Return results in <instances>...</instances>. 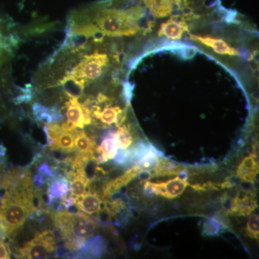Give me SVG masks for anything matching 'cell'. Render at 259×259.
<instances>
[{"label": "cell", "instance_id": "4316f807", "mask_svg": "<svg viewBox=\"0 0 259 259\" xmlns=\"http://www.w3.org/2000/svg\"><path fill=\"white\" fill-rule=\"evenodd\" d=\"M228 225L219 216L209 218L204 224L203 233L204 236H214L223 228H228Z\"/></svg>", "mask_w": 259, "mask_h": 259}, {"label": "cell", "instance_id": "9a60e30c", "mask_svg": "<svg viewBox=\"0 0 259 259\" xmlns=\"http://www.w3.org/2000/svg\"><path fill=\"white\" fill-rule=\"evenodd\" d=\"M190 37L192 40H195V41L199 42V44H202V45L210 48L216 54L230 56H238L240 55L239 53L234 48L232 47L223 39L195 35H190Z\"/></svg>", "mask_w": 259, "mask_h": 259}, {"label": "cell", "instance_id": "484cf974", "mask_svg": "<svg viewBox=\"0 0 259 259\" xmlns=\"http://www.w3.org/2000/svg\"><path fill=\"white\" fill-rule=\"evenodd\" d=\"M114 136L120 149H127L134 141L132 127L130 125H122L117 127V131L114 132Z\"/></svg>", "mask_w": 259, "mask_h": 259}, {"label": "cell", "instance_id": "cb8c5ba5", "mask_svg": "<svg viewBox=\"0 0 259 259\" xmlns=\"http://www.w3.org/2000/svg\"><path fill=\"white\" fill-rule=\"evenodd\" d=\"M122 110V109L118 106L104 107L103 110L95 115V117L93 119L92 123L97 122L99 120L100 121L101 125L105 127H106L107 125H112V124H115L117 122V116Z\"/></svg>", "mask_w": 259, "mask_h": 259}, {"label": "cell", "instance_id": "e0dca14e", "mask_svg": "<svg viewBox=\"0 0 259 259\" xmlns=\"http://www.w3.org/2000/svg\"><path fill=\"white\" fill-rule=\"evenodd\" d=\"M61 110H66L67 120L80 129L84 128L85 118L82 106L79 100L74 97H69L61 107Z\"/></svg>", "mask_w": 259, "mask_h": 259}, {"label": "cell", "instance_id": "f546056e", "mask_svg": "<svg viewBox=\"0 0 259 259\" xmlns=\"http://www.w3.org/2000/svg\"><path fill=\"white\" fill-rule=\"evenodd\" d=\"M11 250L8 243L0 241V259H9L11 258Z\"/></svg>", "mask_w": 259, "mask_h": 259}, {"label": "cell", "instance_id": "3957f363", "mask_svg": "<svg viewBox=\"0 0 259 259\" xmlns=\"http://www.w3.org/2000/svg\"><path fill=\"white\" fill-rule=\"evenodd\" d=\"M54 226L64 240L81 237L91 238L97 229V223L94 218L81 212H70L69 211L52 210L49 212Z\"/></svg>", "mask_w": 259, "mask_h": 259}, {"label": "cell", "instance_id": "d6986e66", "mask_svg": "<svg viewBox=\"0 0 259 259\" xmlns=\"http://www.w3.org/2000/svg\"><path fill=\"white\" fill-rule=\"evenodd\" d=\"M101 196L95 192H87L82 196L76 199L75 205L77 208L87 214H96L100 212L103 204Z\"/></svg>", "mask_w": 259, "mask_h": 259}, {"label": "cell", "instance_id": "1f68e13d", "mask_svg": "<svg viewBox=\"0 0 259 259\" xmlns=\"http://www.w3.org/2000/svg\"><path fill=\"white\" fill-rule=\"evenodd\" d=\"M12 56L10 53L5 50L0 51V68H1L2 65L4 64L9 59L10 56Z\"/></svg>", "mask_w": 259, "mask_h": 259}, {"label": "cell", "instance_id": "5b68a950", "mask_svg": "<svg viewBox=\"0 0 259 259\" xmlns=\"http://www.w3.org/2000/svg\"><path fill=\"white\" fill-rule=\"evenodd\" d=\"M44 131L47 136L48 147L51 151L62 153L74 151V137L72 132L64 131L58 122L46 124Z\"/></svg>", "mask_w": 259, "mask_h": 259}, {"label": "cell", "instance_id": "277c9868", "mask_svg": "<svg viewBox=\"0 0 259 259\" xmlns=\"http://www.w3.org/2000/svg\"><path fill=\"white\" fill-rule=\"evenodd\" d=\"M110 64V59L105 53L95 51L84 55L71 70L70 74L83 79L87 85L95 82L103 75Z\"/></svg>", "mask_w": 259, "mask_h": 259}, {"label": "cell", "instance_id": "7a4b0ae2", "mask_svg": "<svg viewBox=\"0 0 259 259\" xmlns=\"http://www.w3.org/2000/svg\"><path fill=\"white\" fill-rule=\"evenodd\" d=\"M33 190H5L0 205V223L5 237L9 238L23 226L37 207Z\"/></svg>", "mask_w": 259, "mask_h": 259}, {"label": "cell", "instance_id": "8992f818", "mask_svg": "<svg viewBox=\"0 0 259 259\" xmlns=\"http://www.w3.org/2000/svg\"><path fill=\"white\" fill-rule=\"evenodd\" d=\"M145 192H150L156 196H161L166 199H175L183 194L187 186L190 185L187 177H175L163 182H152L144 181Z\"/></svg>", "mask_w": 259, "mask_h": 259}, {"label": "cell", "instance_id": "6da1fadb", "mask_svg": "<svg viewBox=\"0 0 259 259\" xmlns=\"http://www.w3.org/2000/svg\"><path fill=\"white\" fill-rule=\"evenodd\" d=\"M88 8L92 21L105 36H132L141 30L140 21L145 10L141 5L117 8L103 1L89 5Z\"/></svg>", "mask_w": 259, "mask_h": 259}, {"label": "cell", "instance_id": "4fadbf2b", "mask_svg": "<svg viewBox=\"0 0 259 259\" xmlns=\"http://www.w3.org/2000/svg\"><path fill=\"white\" fill-rule=\"evenodd\" d=\"M258 154L250 153L243 158L237 168V176L243 182L254 183L258 174Z\"/></svg>", "mask_w": 259, "mask_h": 259}, {"label": "cell", "instance_id": "5bb4252c", "mask_svg": "<svg viewBox=\"0 0 259 259\" xmlns=\"http://www.w3.org/2000/svg\"><path fill=\"white\" fill-rule=\"evenodd\" d=\"M105 250V241L102 236L87 241L85 244L77 250L76 253L69 255L72 258H100Z\"/></svg>", "mask_w": 259, "mask_h": 259}, {"label": "cell", "instance_id": "2e32d148", "mask_svg": "<svg viewBox=\"0 0 259 259\" xmlns=\"http://www.w3.org/2000/svg\"><path fill=\"white\" fill-rule=\"evenodd\" d=\"M185 167L182 165L167 158H161L156 166L146 171L150 179L156 177L179 176L185 173Z\"/></svg>", "mask_w": 259, "mask_h": 259}, {"label": "cell", "instance_id": "e575fe53", "mask_svg": "<svg viewBox=\"0 0 259 259\" xmlns=\"http://www.w3.org/2000/svg\"><path fill=\"white\" fill-rule=\"evenodd\" d=\"M2 197H3V195H2V194L0 193V201H1Z\"/></svg>", "mask_w": 259, "mask_h": 259}, {"label": "cell", "instance_id": "7c38bea8", "mask_svg": "<svg viewBox=\"0 0 259 259\" xmlns=\"http://www.w3.org/2000/svg\"><path fill=\"white\" fill-rule=\"evenodd\" d=\"M32 113L36 122L42 123L59 122L64 120V116L59 107H48L37 102L32 104Z\"/></svg>", "mask_w": 259, "mask_h": 259}, {"label": "cell", "instance_id": "4dcf8cb0", "mask_svg": "<svg viewBox=\"0 0 259 259\" xmlns=\"http://www.w3.org/2000/svg\"><path fill=\"white\" fill-rule=\"evenodd\" d=\"M61 126L63 130L66 131H69V132H74L75 130L76 129V126L73 125L71 122H69L68 120L63 122L61 124Z\"/></svg>", "mask_w": 259, "mask_h": 259}, {"label": "cell", "instance_id": "d4e9b609", "mask_svg": "<svg viewBox=\"0 0 259 259\" xmlns=\"http://www.w3.org/2000/svg\"><path fill=\"white\" fill-rule=\"evenodd\" d=\"M161 156L162 153L160 152L157 148H155L152 145H149L147 152L136 162V164L138 165L143 171H147L157 164L158 160L161 158Z\"/></svg>", "mask_w": 259, "mask_h": 259}, {"label": "cell", "instance_id": "9c48e42d", "mask_svg": "<svg viewBox=\"0 0 259 259\" xmlns=\"http://www.w3.org/2000/svg\"><path fill=\"white\" fill-rule=\"evenodd\" d=\"M189 31L187 19L183 15H174L161 24L158 30V36L166 37L171 40H180L185 32Z\"/></svg>", "mask_w": 259, "mask_h": 259}, {"label": "cell", "instance_id": "30bf717a", "mask_svg": "<svg viewBox=\"0 0 259 259\" xmlns=\"http://www.w3.org/2000/svg\"><path fill=\"white\" fill-rule=\"evenodd\" d=\"M47 185V201L46 205L54 206L57 199L67 195L69 191V182L65 176L56 174L46 182Z\"/></svg>", "mask_w": 259, "mask_h": 259}, {"label": "cell", "instance_id": "44dd1931", "mask_svg": "<svg viewBox=\"0 0 259 259\" xmlns=\"http://www.w3.org/2000/svg\"><path fill=\"white\" fill-rule=\"evenodd\" d=\"M59 85L66 96L79 99L83 95L86 83L83 79L69 74L59 81Z\"/></svg>", "mask_w": 259, "mask_h": 259}, {"label": "cell", "instance_id": "ffe728a7", "mask_svg": "<svg viewBox=\"0 0 259 259\" xmlns=\"http://www.w3.org/2000/svg\"><path fill=\"white\" fill-rule=\"evenodd\" d=\"M182 0H147L145 5L155 18H163L171 14L175 8H180Z\"/></svg>", "mask_w": 259, "mask_h": 259}, {"label": "cell", "instance_id": "7402d4cb", "mask_svg": "<svg viewBox=\"0 0 259 259\" xmlns=\"http://www.w3.org/2000/svg\"><path fill=\"white\" fill-rule=\"evenodd\" d=\"M74 137L75 149L77 153L97 156V144L95 140L89 137L82 130L76 129L72 132Z\"/></svg>", "mask_w": 259, "mask_h": 259}, {"label": "cell", "instance_id": "52a82bcc", "mask_svg": "<svg viewBox=\"0 0 259 259\" xmlns=\"http://www.w3.org/2000/svg\"><path fill=\"white\" fill-rule=\"evenodd\" d=\"M57 245L50 244L35 235L30 241L20 248H15L13 254L18 258H47L56 252Z\"/></svg>", "mask_w": 259, "mask_h": 259}, {"label": "cell", "instance_id": "603a6c76", "mask_svg": "<svg viewBox=\"0 0 259 259\" xmlns=\"http://www.w3.org/2000/svg\"><path fill=\"white\" fill-rule=\"evenodd\" d=\"M56 26L54 22L51 23H44V22H35L30 25H25L20 30L23 37H35L40 35L51 30H54Z\"/></svg>", "mask_w": 259, "mask_h": 259}, {"label": "cell", "instance_id": "ba28073f", "mask_svg": "<svg viewBox=\"0 0 259 259\" xmlns=\"http://www.w3.org/2000/svg\"><path fill=\"white\" fill-rule=\"evenodd\" d=\"M142 171L141 168L136 164L131 167L120 176L107 181L104 185L100 194L102 200L110 199L114 194L117 193L122 187L128 185L130 182L134 180L136 177H139L140 174Z\"/></svg>", "mask_w": 259, "mask_h": 259}, {"label": "cell", "instance_id": "f1b7e54d", "mask_svg": "<svg viewBox=\"0 0 259 259\" xmlns=\"http://www.w3.org/2000/svg\"><path fill=\"white\" fill-rule=\"evenodd\" d=\"M88 239L81 237H75L65 240L64 248L69 251L76 252L85 244Z\"/></svg>", "mask_w": 259, "mask_h": 259}, {"label": "cell", "instance_id": "ac0fdd59", "mask_svg": "<svg viewBox=\"0 0 259 259\" xmlns=\"http://www.w3.org/2000/svg\"><path fill=\"white\" fill-rule=\"evenodd\" d=\"M118 151L117 141L114 136L113 131H110L105 136L100 146L97 147L96 161L97 164L107 162L109 160L113 159Z\"/></svg>", "mask_w": 259, "mask_h": 259}, {"label": "cell", "instance_id": "83f0119b", "mask_svg": "<svg viewBox=\"0 0 259 259\" xmlns=\"http://www.w3.org/2000/svg\"><path fill=\"white\" fill-rule=\"evenodd\" d=\"M258 214L256 213L249 214L246 228H245V234L250 238L258 241L259 238Z\"/></svg>", "mask_w": 259, "mask_h": 259}, {"label": "cell", "instance_id": "d6a6232c", "mask_svg": "<svg viewBox=\"0 0 259 259\" xmlns=\"http://www.w3.org/2000/svg\"><path fill=\"white\" fill-rule=\"evenodd\" d=\"M5 238H6V237H5L4 229H3V226L0 223V240H5Z\"/></svg>", "mask_w": 259, "mask_h": 259}, {"label": "cell", "instance_id": "8fae6325", "mask_svg": "<svg viewBox=\"0 0 259 259\" xmlns=\"http://www.w3.org/2000/svg\"><path fill=\"white\" fill-rule=\"evenodd\" d=\"M258 207L255 194L245 193L241 196L238 194L231 199V204L226 214L236 216H248Z\"/></svg>", "mask_w": 259, "mask_h": 259}, {"label": "cell", "instance_id": "836d02e7", "mask_svg": "<svg viewBox=\"0 0 259 259\" xmlns=\"http://www.w3.org/2000/svg\"><path fill=\"white\" fill-rule=\"evenodd\" d=\"M137 1H139V2H141V3H146V2H147V0H137Z\"/></svg>", "mask_w": 259, "mask_h": 259}]
</instances>
